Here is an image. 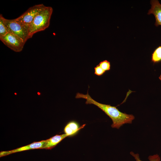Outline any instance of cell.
Masks as SVG:
<instances>
[{"mask_svg":"<svg viewBox=\"0 0 161 161\" xmlns=\"http://www.w3.org/2000/svg\"><path fill=\"white\" fill-rule=\"evenodd\" d=\"M75 98H82L86 100V104H93L103 111L112 119V123L111 127L113 128L119 129L125 124L131 123L135 117L132 114H128L120 112L116 107L110 105L103 104L99 103L92 98L88 93L84 95L78 92L76 94Z\"/></svg>","mask_w":161,"mask_h":161,"instance_id":"6da1fadb","label":"cell"},{"mask_svg":"<svg viewBox=\"0 0 161 161\" xmlns=\"http://www.w3.org/2000/svg\"><path fill=\"white\" fill-rule=\"evenodd\" d=\"M52 12V7L46 6L36 16L29 26L31 38L35 33L44 30L49 27Z\"/></svg>","mask_w":161,"mask_h":161,"instance_id":"7a4b0ae2","label":"cell"},{"mask_svg":"<svg viewBox=\"0 0 161 161\" xmlns=\"http://www.w3.org/2000/svg\"><path fill=\"white\" fill-rule=\"evenodd\" d=\"M0 17L3 20L9 32L21 38L25 43L31 38L29 35V26L19 22L15 19L5 18L1 14H0Z\"/></svg>","mask_w":161,"mask_h":161,"instance_id":"3957f363","label":"cell"},{"mask_svg":"<svg viewBox=\"0 0 161 161\" xmlns=\"http://www.w3.org/2000/svg\"><path fill=\"white\" fill-rule=\"evenodd\" d=\"M46 7L42 4L35 5L29 8L23 14L15 19L19 22L29 26L36 16Z\"/></svg>","mask_w":161,"mask_h":161,"instance_id":"277c9868","label":"cell"},{"mask_svg":"<svg viewBox=\"0 0 161 161\" xmlns=\"http://www.w3.org/2000/svg\"><path fill=\"white\" fill-rule=\"evenodd\" d=\"M0 39L5 45L16 52L22 51L25 44L21 38L10 32L0 37Z\"/></svg>","mask_w":161,"mask_h":161,"instance_id":"5b68a950","label":"cell"},{"mask_svg":"<svg viewBox=\"0 0 161 161\" xmlns=\"http://www.w3.org/2000/svg\"><path fill=\"white\" fill-rule=\"evenodd\" d=\"M47 140L39 142H34L29 145L22 146L10 151H2L0 152V157L12 153L34 149H42L46 143Z\"/></svg>","mask_w":161,"mask_h":161,"instance_id":"8992f818","label":"cell"},{"mask_svg":"<svg viewBox=\"0 0 161 161\" xmlns=\"http://www.w3.org/2000/svg\"><path fill=\"white\" fill-rule=\"evenodd\" d=\"M150 4L151 8L148 10V14H152L154 16L155 26H161V4L157 0H151Z\"/></svg>","mask_w":161,"mask_h":161,"instance_id":"52a82bcc","label":"cell"},{"mask_svg":"<svg viewBox=\"0 0 161 161\" xmlns=\"http://www.w3.org/2000/svg\"><path fill=\"white\" fill-rule=\"evenodd\" d=\"M85 125L84 124L80 127L76 121H70L65 126L64 131L65 134L68 136H73L77 133L80 129L83 128Z\"/></svg>","mask_w":161,"mask_h":161,"instance_id":"ba28073f","label":"cell"},{"mask_svg":"<svg viewBox=\"0 0 161 161\" xmlns=\"http://www.w3.org/2000/svg\"><path fill=\"white\" fill-rule=\"evenodd\" d=\"M68 136L66 134L56 135L47 139L42 149H51L56 146L63 139Z\"/></svg>","mask_w":161,"mask_h":161,"instance_id":"9c48e42d","label":"cell"},{"mask_svg":"<svg viewBox=\"0 0 161 161\" xmlns=\"http://www.w3.org/2000/svg\"><path fill=\"white\" fill-rule=\"evenodd\" d=\"M151 61L154 63L161 61V46L158 47L153 53Z\"/></svg>","mask_w":161,"mask_h":161,"instance_id":"30bf717a","label":"cell"},{"mask_svg":"<svg viewBox=\"0 0 161 161\" xmlns=\"http://www.w3.org/2000/svg\"><path fill=\"white\" fill-rule=\"evenodd\" d=\"M130 154L134 157L136 161H142L140 158L138 154H135L131 151L130 152ZM149 161H160V158L157 154L151 155L148 158Z\"/></svg>","mask_w":161,"mask_h":161,"instance_id":"8fae6325","label":"cell"},{"mask_svg":"<svg viewBox=\"0 0 161 161\" xmlns=\"http://www.w3.org/2000/svg\"><path fill=\"white\" fill-rule=\"evenodd\" d=\"M9 32L4 24L3 20L0 17V37L4 36Z\"/></svg>","mask_w":161,"mask_h":161,"instance_id":"7c38bea8","label":"cell"},{"mask_svg":"<svg viewBox=\"0 0 161 161\" xmlns=\"http://www.w3.org/2000/svg\"><path fill=\"white\" fill-rule=\"evenodd\" d=\"M98 65L105 72L110 69V64L109 61L105 60L100 62Z\"/></svg>","mask_w":161,"mask_h":161,"instance_id":"4fadbf2b","label":"cell"},{"mask_svg":"<svg viewBox=\"0 0 161 161\" xmlns=\"http://www.w3.org/2000/svg\"><path fill=\"white\" fill-rule=\"evenodd\" d=\"M95 74L98 76L103 75L106 72L98 64L94 68Z\"/></svg>","mask_w":161,"mask_h":161,"instance_id":"5bb4252c","label":"cell"},{"mask_svg":"<svg viewBox=\"0 0 161 161\" xmlns=\"http://www.w3.org/2000/svg\"><path fill=\"white\" fill-rule=\"evenodd\" d=\"M159 78L161 81V74L160 75V76H159Z\"/></svg>","mask_w":161,"mask_h":161,"instance_id":"9a60e30c","label":"cell"}]
</instances>
